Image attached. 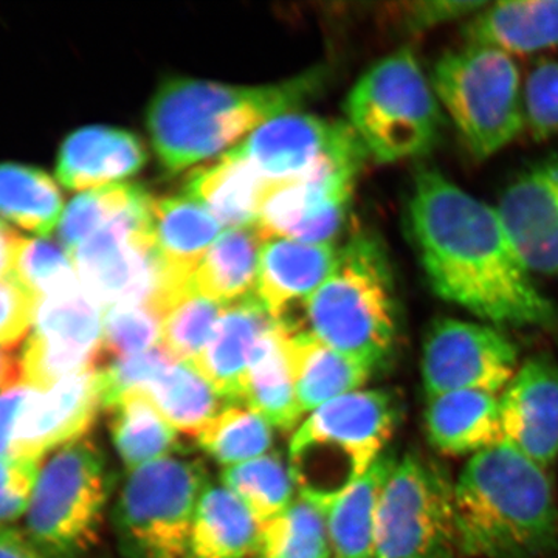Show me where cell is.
I'll list each match as a JSON object with an SVG mask.
<instances>
[{
	"mask_svg": "<svg viewBox=\"0 0 558 558\" xmlns=\"http://www.w3.org/2000/svg\"><path fill=\"white\" fill-rule=\"evenodd\" d=\"M409 223L439 299L492 325L557 328V306L535 286L498 208L424 168L414 179Z\"/></svg>",
	"mask_w": 558,
	"mask_h": 558,
	"instance_id": "1",
	"label": "cell"
},
{
	"mask_svg": "<svg viewBox=\"0 0 558 558\" xmlns=\"http://www.w3.org/2000/svg\"><path fill=\"white\" fill-rule=\"evenodd\" d=\"M454 513L461 556L558 553V506L549 476L506 440L470 459L454 484Z\"/></svg>",
	"mask_w": 558,
	"mask_h": 558,
	"instance_id": "2",
	"label": "cell"
},
{
	"mask_svg": "<svg viewBox=\"0 0 558 558\" xmlns=\"http://www.w3.org/2000/svg\"><path fill=\"white\" fill-rule=\"evenodd\" d=\"M322 80V72H310L255 87L191 78L165 81L148 109L150 142L168 170H186L218 156L267 121L303 106Z\"/></svg>",
	"mask_w": 558,
	"mask_h": 558,
	"instance_id": "3",
	"label": "cell"
},
{
	"mask_svg": "<svg viewBox=\"0 0 558 558\" xmlns=\"http://www.w3.org/2000/svg\"><path fill=\"white\" fill-rule=\"evenodd\" d=\"M387 389H359L312 411L293 432L288 462L300 497L329 512L385 453L399 418Z\"/></svg>",
	"mask_w": 558,
	"mask_h": 558,
	"instance_id": "4",
	"label": "cell"
},
{
	"mask_svg": "<svg viewBox=\"0 0 558 558\" xmlns=\"http://www.w3.org/2000/svg\"><path fill=\"white\" fill-rule=\"evenodd\" d=\"M295 326L376 368L395 348L398 306L387 253L373 234L340 248L332 274L304 304Z\"/></svg>",
	"mask_w": 558,
	"mask_h": 558,
	"instance_id": "5",
	"label": "cell"
},
{
	"mask_svg": "<svg viewBox=\"0 0 558 558\" xmlns=\"http://www.w3.org/2000/svg\"><path fill=\"white\" fill-rule=\"evenodd\" d=\"M110 488L108 458L94 439L51 451L25 515V537L43 558L83 557L100 539Z\"/></svg>",
	"mask_w": 558,
	"mask_h": 558,
	"instance_id": "6",
	"label": "cell"
},
{
	"mask_svg": "<svg viewBox=\"0 0 558 558\" xmlns=\"http://www.w3.org/2000/svg\"><path fill=\"white\" fill-rule=\"evenodd\" d=\"M349 124L381 163L425 156L442 134V106L410 49L363 73L347 102Z\"/></svg>",
	"mask_w": 558,
	"mask_h": 558,
	"instance_id": "7",
	"label": "cell"
},
{
	"mask_svg": "<svg viewBox=\"0 0 558 558\" xmlns=\"http://www.w3.org/2000/svg\"><path fill=\"white\" fill-rule=\"evenodd\" d=\"M429 81L476 159L495 156L524 131V84L509 54L465 46L439 58Z\"/></svg>",
	"mask_w": 558,
	"mask_h": 558,
	"instance_id": "8",
	"label": "cell"
},
{
	"mask_svg": "<svg viewBox=\"0 0 558 558\" xmlns=\"http://www.w3.org/2000/svg\"><path fill=\"white\" fill-rule=\"evenodd\" d=\"M208 486L204 462L178 454L128 472L113 508L124 558H193L194 519Z\"/></svg>",
	"mask_w": 558,
	"mask_h": 558,
	"instance_id": "9",
	"label": "cell"
},
{
	"mask_svg": "<svg viewBox=\"0 0 558 558\" xmlns=\"http://www.w3.org/2000/svg\"><path fill=\"white\" fill-rule=\"evenodd\" d=\"M454 486L438 462L405 454L385 484L374 558H454Z\"/></svg>",
	"mask_w": 558,
	"mask_h": 558,
	"instance_id": "10",
	"label": "cell"
},
{
	"mask_svg": "<svg viewBox=\"0 0 558 558\" xmlns=\"http://www.w3.org/2000/svg\"><path fill=\"white\" fill-rule=\"evenodd\" d=\"M153 197L121 211L72 255L81 286L102 311L156 303L163 312L171 290L153 234Z\"/></svg>",
	"mask_w": 558,
	"mask_h": 558,
	"instance_id": "11",
	"label": "cell"
},
{
	"mask_svg": "<svg viewBox=\"0 0 558 558\" xmlns=\"http://www.w3.org/2000/svg\"><path fill=\"white\" fill-rule=\"evenodd\" d=\"M368 154L348 150L329 157L310 174L271 183L258 226L269 238L332 244L347 222L355 178Z\"/></svg>",
	"mask_w": 558,
	"mask_h": 558,
	"instance_id": "12",
	"label": "cell"
},
{
	"mask_svg": "<svg viewBox=\"0 0 558 558\" xmlns=\"http://www.w3.org/2000/svg\"><path fill=\"white\" fill-rule=\"evenodd\" d=\"M102 312L81 284L40 300L20 352L22 381L47 389L72 374L98 368Z\"/></svg>",
	"mask_w": 558,
	"mask_h": 558,
	"instance_id": "13",
	"label": "cell"
},
{
	"mask_svg": "<svg viewBox=\"0 0 558 558\" xmlns=\"http://www.w3.org/2000/svg\"><path fill=\"white\" fill-rule=\"evenodd\" d=\"M519 371V349L494 326L439 318L424 341L422 377L428 398L453 391L497 395Z\"/></svg>",
	"mask_w": 558,
	"mask_h": 558,
	"instance_id": "14",
	"label": "cell"
},
{
	"mask_svg": "<svg viewBox=\"0 0 558 558\" xmlns=\"http://www.w3.org/2000/svg\"><path fill=\"white\" fill-rule=\"evenodd\" d=\"M359 143L362 140L349 123L290 112L267 121L240 146L260 178L281 183L304 178Z\"/></svg>",
	"mask_w": 558,
	"mask_h": 558,
	"instance_id": "15",
	"label": "cell"
},
{
	"mask_svg": "<svg viewBox=\"0 0 558 558\" xmlns=\"http://www.w3.org/2000/svg\"><path fill=\"white\" fill-rule=\"evenodd\" d=\"M102 405L98 368L81 371L47 389H31L14 436V454L36 459L86 438Z\"/></svg>",
	"mask_w": 558,
	"mask_h": 558,
	"instance_id": "16",
	"label": "cell"
},
{
	"mask_svg": "<svg viewBox=\"0 0 558 558\" xmlns=\"http://www.w3.org/2000/svg\"><path fill=\"white\" fill-rule=\"evenodd\" d=\"M502 440L546 469L558 457V366L549 355L527 359L499 399Z\"/></svg>",
	"mask_w": 558,
	"mask_h": 558,
	"instance_id": "17",
	"label": "cell"
},
{
	"mask_svg": "<svg viewBox=\"0 0 558 558\" xmlns=\"http://www.w3.org/2000/svg\"><path fill=\"white\" fill-rule=\"evenodd\" d=\"M497 208L529 270L558 278V156L521 172Z\"/></svg>",
	"mask_w": 558,
	"mask_h": 558,
	"instance_id": "18",
	"label": "cell"
},
{
	"mask_svg": "<svg viewBox=\"0 0 558 558\" xmlns=\"http://www.w3.org/2000/svg\"><path fill=\"white\" fill-rule=\"evenodd\" d=\"M340 248L333 244L269 238L260 253L256 296L274 322L293 317L296 307L303 311L332 274Z\"/></svg>",
	"mask_w": 558,
	"mask_h": 558,
	"instance_id": "19",
	"label": "cell"
},
{
	"mask_svg": "<svg viewBox=\"0 0 558 558\" xmlns=\"http://www.w3.org/2000/svg\"><path fill=\"white\" fill-rule=\"evenodd\" d=\"M256 293L227 304L215 332L193 365L227 403H242L253 349L274 325Z\"/></svg>",
	"mask_w": 558,
	"mask_h": 558,
	"instance_id": "20",
	"label": "cell"
},
{
	"mask_svg": "<svg viewBox=\"0 0 558 558\" xmlns=\"http://www.w3.org/2000/svg\"><path fill=\"white\" fill-rule=\"evenodd\" d=\"M153 234L172 300L189 292L191 277L220 236L219 220L191 197L153 199Z\"/></svg>",
	"mask_w": 558,
	"mask_h": 558,
	"instance_id": "21",
	"label": "cell"
},
{
	"mask_svg": "<svg viewBox=\"0 0 558 558\" xmlns=\"http://www.w3.org/2000/svg\"><path fill=\"white\" fill-rule=\"evenodd\" d=\"M146 149L131 132L108 126L83 128L70 134L58 154V180L68 190L113 185L146 163Z\"/></svg>",
	"mask_w": 558,
	"mask_h": 558,
	"instance_id": "22",
	"label": "cell"
},
{
	"mask_svg": "<svg viewBox=\"0 0 558 558\" xmlns=\"http://www.w3.org/2000/svg\"><path fill=\"white\" fill-rule=\"evenodd\" d=\"M277 323V322H275ZM296 396L304 414L359 391L374 366L329 348L301 326L281 325Z\"/></svg>",
	"mask_w": 558,
	"mask_h": 558,
	"instance_id": "23",
	"label": "cell"
},
{
	"mask_svg": "<svg viewBox=\"0 0 558 558\" xmlns=\"http://www.w3.org/2000/svg\"><path fill=\"white\" fill-rule=\"evenodd\" d=\"M468 46L526 57L558 47V0L487 3L464 28Z\"/></svg>",
	"mask_w": 558,
	"mask_h": 558,
	"instance_id": "24",
	"label": "cell"
},
{
	"mask_svg": "<svg viewBox=\"0 0 558 558\" xmlns=\"http://www.w3.org/2000/svg\"><path fill=\"white\" fill-rule=\"evenodd\" d=\"M270 185L236 146L215 163L193 172L185 193L204 205L227 230L242 229L258 223L260 205Z\"/></svg>",
	"mask_w": 558,
	"mask_h": 558,
	"instance_id": "25",
	"label": "cell"
},
{
	"mask_svg": "<svg viewBox=\"0 0 558 558\" xmlns=\"http://www.w3.org/2000/svg\"><path fill=\"white\" fill-rule=\"evenodd\" d=\"M425 425L432 446L450 457L476 454L502 440L499 400L483 391L429 398Z\"/></svg>",
	"mask_w": 558,
	"mask_h": 558,
	"instance_id": "26",
	"label": "cell"
},
{
	"mask_svg": "<svg viewBox=\"0 0 558 558\" xmlns=\"http://www.w3.org/2000/svg\"><path fill=\"white\" fill-rule=\"evenodd\" d=\"M242 405L256 411L271 427L281 432H295L303 422L284 332L278 323L266 330L253 349L245 373Z\"/></svg>",
	"mask_w": 558,
	"mask_h": 558,
	"instance_id": "27",
	"label": "cell"
},
{
	"mask_svg": "<svg viewBox=\"0 0 558 558\" xmlns=\"http://www.w3.org/2000/svg\"><path fill=\"white\" fill-rule=\"evenodd\" d=\"M267 240L258 223L223 231L191 277V290L226 306L253 295Z\"/></svg>",
	"mask_w": 558,
	"mask_h": 558,
	"instance_id": "28",
	"label": "cell"
},
{
	"mask_svg": "<svg viewBox=\"0 0 558 558\" xmlns=\"http://www.w3.org/2000/svg\"><path fill=\"white\" fill-rule=\"evenodd\" d=\"M263 523L223 484L205 488L191 535L193 558H247L259 553Z\"/></svg>",
	"mask_w": 558,
	"mask_h": 558,
	"instance_id": "29",
	"label": "cell"
},
{
	"mask_svg": "<svg viewBox=\"0 0 558 558\" xmlns=\"http://www.w3.org/2000/svg\"><path fill=\"white\" fill-rule=\"evenodd\" d=\"M398 464L384 453L328 512L330 553L333 558H374L377 510L385 484Z\"/></svg>",
	"mask_w": 558,
	"mask_h": 558,
	"instance_id": "30",
	"label": "cell"
},
{
	"mask_svg": "<svg viewBox=\"0 0 558 558\" xmlns=\"http://www.w3.org/2000/svg\"><path fill=\"white\" fill-rule=\"evenodd\" d=\"M106 411L110 438L128 472L182 450L180 433L145 391L126 392Z\"/></svg>",
	"mask_w": 558,
	"mask_h": 558,
	"instance_id": "31",
	"label": "cell"
},
{
	"mask_svg": "<svg viewBox=\"0 0 558 558\" xmlns=\"http://www.w3.org/2000/svg\"><path fill=\"white\" fill-rule=\"evenodd\" d=\"M62 196L57 182L31 165L0 163V216L21 229L49 238L60 226Z\"/></svg>",
	"mask_w": 558,
	"mask_h": 558,
	"instance_id": "32",
	"label": "cell"
},
{
	"mask_svg": "<svg viewBox=\"0 0 558 558\" xmlns=\"http://www.w3.org/2000/svg\"><path fill=\"white\" fill-rule=\"evenodd\" d=\"M145 392L180 435L193 438L230 405L190 362L172 363Z\"/></svg>",
	"mask_w": 558,
	"mask_h": 558,
	"instance_id": "33",
	"label": "cell"
},
{
	"mask_svg": "<svg viewBox=\"0 0 558 558\" xmlns=\"http://www.w3.org/2000/svg\"><path fill=\"white\" fill-rule=\"evenodd\" d=\"M275 428L242 403L219 411L197 435V446L223 469L270 453Z\"/></svg>",
	"mask_w": 558,
	"mask_h": 558,
	"instance_id": "34",
	"label": "cell"
},
{
	"mask_svg": "<svg viewBox=\"0 0 558 558\" xmlns=\"http://www.w3.org/2000/svg\"><path fill=\"white\" fill-rule=\"evenodd\" d=\"M220 480L260 523L284 512L299 497L289 462L277 451L226 468Z\"/></svg>",
	"mask_w": 558,
	"mask_h": 558,
	"instance_id": "35",
	"label": "cell"
},
{
	"mask_svg": "<svg viewBox=\"0 0 558 558\" xmlns=\"http://www.w3.org/2000/svg\"><path fill=\"white\" fill-rule=\"evenodd\" d=\"M260 558H330L328 512L303 497L260 531Z\"/></svg>",
	"mask_w": 558,
	"mask_h": 558,
	"instance_id": "36",
	"label": "cell"
},
{
	"mask_svg": "<svg viewBox=\"0 0 558 558\" xmlns=\"http://www.w3.org/2000/svg\"><path fill=\"white\" fill-rule=\"evenodd\" d=\"M146 190L130 183H113L84 191L62 213L58 234L62 247L72 256L89 238L121 211L146 196Z\"/></svg>",
	"mask_w": 558,
	"mask_h": 558,
	"instance_id": "37",
	"label": "cell"
},
{
	"mask_svg": "<svg viewBox=\"0 0 558 558\" xmlns=\"http://www.w3.org/2000/svg\"><path fill=\"white\" fill-rule=\"evenodd\" d=\"M223 310L226 304L189 290L163 314L161 347L175 362L193 363L207 347Z\"/></svg>",
	"mask_w": 558,
	"mask_h": 558,
	"instance_id": "38",
	"label": "cell"
},
{
	"mask_svg": "<svg viewBox=\"0 0 558 558\" xmlns=\"http://www.w3.org/2000/svg\"><path fill=\"white\" fill-rule=\"evenodd\" d=\"M163 314L156 303L119 304L102 312L101 355L106 363L160 347Z\"/></svg>",
	"mask_w": 558,
	"mask_h": 558,
	"instance_id": "39",
	"label": "cell"
},
{
	"mask_svg": "<svg viewBox=\"0 0 558 558\" xmlns=\"http://www.w3.org/2000/svg\"><path fill=\"white\" fill-rule=\"evenodd\" d=\"M11 275L39 301L81 284L68 250L49 238H22Z\"/></svg>",
	"mask_w": 558,
	"mask_h": 558,
	"instance_id": "40",
	"label": "cell"
},
{
	"mask_svg": "<svg viewBox=\"0 0 558 558\" xmlns=\"http://www.w3.org/2000/svg\"><path fill=\"white\" fill-rule=\"evenodd\" d=\"M174 362L167 349L160 344L143 354L113 360L98 366L105 410L126 392L137 391V389L146 391L149 385Z\"/></svg>",
	"mask_w": 558,
	"mask_h": 558,
	"instance_id": "41",
	"label": "cell"
},
{
	"mask_svg": "<svg viewBox=\"0 0 558 558\" xmlns=\"http://www.w3.org/2000/svg\"><path fill=\"white\" fill-rule=\"evenodd\" d=\"M524 131L534 140L558 135V62L543 61L524 81Z\"/></svg>",
	"mask_w": 558,
	"mask_h": 558,
	"instance_id": "42",
	"label": "cell"
},
{
	"mask_svg": "<svg viewBox=\"0 0 558 558\" xmlns=\"http://www.w3.org/2000/svg\"><path fill=\"white\" fill-rule=\"evenodd\" d=\"M44 459L0 457V529L27 513Z\"/></svg>",
	"mask_w": 558,
	"mask_h": 558,
	"instance_id": "43",
	"label": "cell"
},
{
	"mask_svg": "<svg viewBox=\"0 0 558 558\" xmlns=\"http://www.w3.org/2000/svg\"><path fill=\"white\" fill-rule=\"evenodd\" d=\"M39 300L10 275L0 279V344L14 348L27 339L35 323Z\"/></svg>",
	"mask_w": 558,
	"mask_h": 558,
	"instance_id": "44",
	"label": "cell"
},
{
	"mask_svg": "<svg viewBox=\"0 0 558 558\" xmlns=\"http://www.w3.org/2000/svg\"><path fill=\"white\" fill-rule=\"evenodd\" d=\"M488 2L473 0H418L403 5L402 24L413 35L427 33L450 22L473 17L486 9Z\"/></svg>",
	"mask_w": 558,
	"mask_h": 558,
	"instance_id": "45",
	"label": "cell"
},
{
	"mask_svg": "<svg viewBox=\"0 0 558 558\" xmlns=\"http://www.w3.org/2000/svg\"><path fill=\"white\" fill-rule=\"evenodd\" d=\"M31 385L21 381L16 387L0 395V457L14 454L17 418L31 395Z\"/></svg>",
	"mask_w": 558,
	"mask_h": 558,
	"instance_id": "46",
	"label": "cell"
},
{
	"mask_svg": "<svg viewBox=\"0 0 558 558\" xmlns=\"http://www.w3.org/2000/svg\"><path fill=\"white\" fill-rule=\"evenodd\" d=\"M0 558H43L16 527L0 529Z\"/></svg>",
	"mask_w": 558,
	"mask_h": 558,
	"instance_id": "47",
	"label": "cell"
},
{
	"mask_svg": "<svg viewBox=\"0 0 558 558\" xmlns=\"http://www.w3.org/2000/svg\"><path fill=\"white\" fill-rule=\"evenodd\" d=\"M22 236L0 220V279L13 274Z\"/></svg>",
	"mask_w": 558,
	"mask_h": 558,
	"instance_id": "48",
	"label": "cell"
},
{
	"mask_svg": "<svg viewBox=\"0 0 558 558\" xmlns=\"http://www.w3.org/2000/svg\"><path fill=\"white\" fill-rule=\"evenodd\" d=\"M22 381L21 355L14 348L0 344V395Z\"/></svg>",
	"mask_w": 558,
	"mask_h": 558,
	"instance_id": "49",
	"label": "cell"
}]
</instances>
